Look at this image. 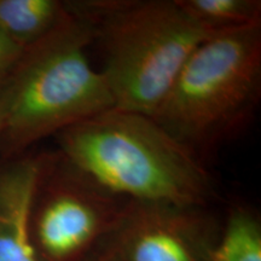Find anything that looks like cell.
Wrapping results in <instances>:
<instances>
[{"mask_svg":"<svg viewBox=\"0 0 261 261\" xmlns=\"http://www.w3.org/2000/svg\"><path fill=\"white\" fill-rule=\"evenodd\" d=\"M212 261H261V225L253 212L243 207L230 212Z\"/></svg>","mask_w":261,"mask_h":261,"instance_id":"10","label":"cell"},{"mask_svg":"<svg viewBox=\"0 0 261 261\" xmlns=\"http://www.w3.org/2000/svg\"><path fill=\"white\" fill-rule=\"evenodd\" d=\"M185 14L211 34L261 23L259 0H177Z\"/></svg>","mask_w":261,"mask_h":261,"instance_id":"9","label":"cell"},{"mask_svg":"<svg viewBox=\"0 0 261 261\" xmlns=\"http://www.w3.org/2000/svg\"><path fill=\"white\" fill-rule=\"evenodd\" d=\"M58 151L45 152L31 213L39 261H81L110 236L125 205Z\"/></svg>","mask_w":261,"mask_h":261,"instance_id":"5","label":"cell"},{"mask_svg":"<svg viewBox=\"0 0 261 261\" xmlns=\"http://www.w3.org/2000/svg\"><path fill=\"white\" fill-rule=\"evenodd\" d=\"M220 230L205 207L126 201L106 240L121 261H212Z\"/></svg>","mask_w":261,"mask_h":261,"instance_id":"6","label":"cell"},{"mask_svg":"<svg viewBox=\"0 0 261 261\" xmlns=\"http://www.w3.org/2000/svg\"><path fill=\"white\" fill-rule=\"evenodd\" d=\"M24 50L0 31V81L11 73Z\"/></svg>","mask_w":261,"mask_h":261,"instance_id":"11","label":"cell"},{"mask_svg":"<svg viewBox=\"0 0 261 261\" xmlns=\"http://www.w3.org/2000/svg\"><path fill=\"white\" fill-rule=\"evenodd\" d=\"M56 139L68 162L125 201L205 207L213 195L204 162L145 114L112 108Z\"/></svg>","mask_w":261,"mask_h":261,"instance_id":"1","label":"cell"},{"mask_svg":"<svg viewBox=\"0 0 261 261\" xmlns=\"http://www.w3.org/2000/svg\"><path fill=\"white\" fill-rule=\"evenodd\" d=\"M81 261H121L114 253L112 247L104 240L102 243L98 244L90 254H87Z\"/></svg>","mask_w":261,"mask_h":261,"instance_id":"12","label":"cell"},{"mask_svg":"<svg viewBox=\"0 0 261 261\" xmlns=\"http://www.w3.org/2000/svg\"><path fill=\"white\" fill-rule=\"evenodd\" d=\"M4 80L0 81V122H2V113H3V87H4Z\"/></svg>","mask_w":261,"mask_h":261,"instance_id":"13","label":"cell"},{"mask_svg":"<svg viewBox=\"0 0 261 261\" xmlns=\"http://www.w3.org/2000/svg\"><path fill=\"white\" fill-rule=\"evenodd\" d=\"M67 2L0 0V31L23 50L33 46L70 17Z\"/></svg>","mask_w":261,"mask_h":261,"instance_id":"8","label":"cell"},{"mask_svg":"<svg viewBox=\"0 0 261 261\" xmlns=\"http://www.w3.org/2000/svg\"><path fill=\"white\" fill-rule=\"evenodd\" d=\"M45 152L0 159V261H39L31 213Z\"/></svg>","mask_w":261,"mask_h":261,"instance_id":"7","label":"cell"},{"mask_svg":"<svg viewBox=\"0 0 261 261\" xmlns=\"http://www.w3.org/2000/svg\"><path fill=\"white\" fill-rule=\"evenodd\" d=\"M103 52L115 108L151 116L194 50L212 37L177 0L67 2Z\"/></svg>","mask_w":261,"mask_h":261,"instance_id":"3","label":"cell"},{"mask_svg":"<svg viewBox=\"0 0 261 261\" xmlns=\"http://www.w3.org/2000/svg\"><path fill=\"white\" fill-rule=\"evenodd\" d=\"M260 96L261 23L202 41L151 117L204 162L246 128Z\"/></svg>","mask_w":261,"mask_h":261,"instance_id":"4","label":"cell"},{"mask_svg":"<svg viewBox=\"0 0 261 261\" xmlns=\"http://www.w3.org/2000/svg\"><path fill=\"white\" fill-rule=\"evenodd\" d=\"M70 17L25 48L4 80L0 158L28 152L41 139L115 108L100 70L91 65L90 29Z\"/></svg>","mask_w":261,"mask_h":261,"instance_id":"2","label":"cell"}]
</instances>
